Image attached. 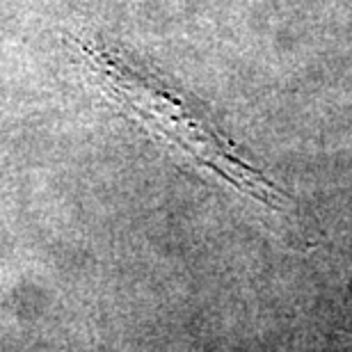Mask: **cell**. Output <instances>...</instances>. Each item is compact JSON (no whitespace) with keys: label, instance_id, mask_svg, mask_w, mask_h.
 I'll use <instances>...</instances> for the list:
<instances>
[{"label":"cell","instance_id":"cell-1","mask_svg":"<svg viewBox=\"0 0 352 352\" xmlns=\"http://www.w3.org/2000/svg\"><path fill=\"white\" fill-rule=\"evenodd\" d=\"M78 48L112 103L129 112L135 122L167 140L238 192L252 197L265 208H284V192L217 129L201 103L135 67L103 41L78 39Z\"/></svg>","mask_w":352,"mask_h":352}]
</instances>
